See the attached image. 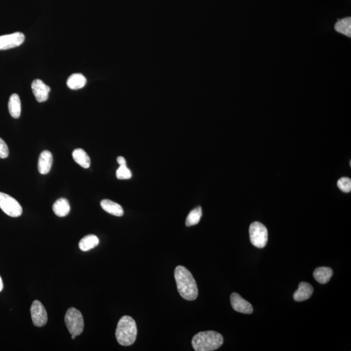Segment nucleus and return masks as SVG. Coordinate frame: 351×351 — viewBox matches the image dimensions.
I'll return each instance as SVG.
<instances>
[{
	"label": "nucleus",
	"mask_w": 351,
	"mask_h": 351,
	"mask_svg": "<svg viewBox=\"0 0 351 351\" xmlns=\"http://www.w3.org/2000/svg\"><path fill=\"white\" fill-rule=\"evenodd\" d=\"M99 244V239L95 235L90 234L86 235L81 239L79 243V247L83 252L89 251L94 249Z\"/></svg>",
	"instance_id": "obj_19"
},
{
	"label": "nucleus",
	"mask_w": 351,
	"mask_h": 351,
	"mask_svg": "<svg viewBox=\"0 0 351 351\" xmlns=\"http://www.w3.org/2000/svg\"><path fill=\"white\" fill-rule=\"evenodd\" d=\"M338 187L343 192L350 193L351 191V180L349 178H341L338 181Z\"/></svg>",
	"instance_id": "obj_23"
},
{
	"label": "nucleus",
	"mask_w": 351,
	"mask_h": 351,
	"mask_svg": "<svg viewBox=\"0 0 351 351\" xmlns=\"http://www.w3.org/2000/svg\"><path fill=\"white\" fill-rule=\"evenodd\" d=\"M33 325L38 327L45 326L48 321V315L45 306L40 301H35L32 303L30 309Z\"/></svg>",
	"instance_id": "obj_7"
},
{
	"label": "nucleus",
	"mask_w": 351,
	"mask_h": 351,
	"mask_svg": "<svg viewBox=\"0 0 351 351\" xmlns=\"http://www.w3.org/2000/svg\"><path fill=\"white\" fill-rule=\"evenodd\" d=\"M0 208L11 217H20L23 213V208L18 201L7 194L0 192Z\"/></svg>",
	"instance_id": "obj_6"
},
{
	"label": "nucleus",
	"mask_w": 351,
	"mask_h": 351,
	"mask_svg": "<svg viewBox=\"0 0 351 351\" xmlns=\"http://www.w3.org/2000/svg\"><path fill=\"white\" fill-rule=\"evenodd\" d=\"M9 156V148L6 142L0 138V158L5 159Z\"/></svg>",
	"instance_id": "obj_24"
},
{
	"label": "nucleus",
	"mask_w": 351,
	"mask_h": 351,
	"mask_svg": "<svg viewBox=\"0 0 351 351\" xmlns=\"http://www.w3.org/2000/svg\"><path fill=\"white\" fill-rule=\"evenodd\" d=\"M53 163V156L51 152L45 151L42 152L39 158L38 169L41 174H47L51 170Z\"/></svg>",
	"instance_id": "obj_11"
},
{
	"label": "nucleus",
	"mask_w": 351,
	"mask_h": 351,
	"mask_svg": "<svg viewBox=\"0 0 351 351\" xmlns=\"http://www.w3.org/2000/svg\"><path fill=\"white\" fill-rule=\"evenodd\" d=\"M333 274L332 269L330 267H321L315 269L313 272L314 279L319 283L325 284L328 283Z\"/></svg>",
	"instance_id": "obj_14"
},
{
	"label": "nucleus",
	"mask_w": 351,
	"mask_h": 351,
	"mask_svg": "<svg viewBox=\"0 0 351 351\" xmlns=\"http://www.w3.org/2000/svg\"><path fill=\"white\" fill-rule=\"evenodd\" d=\"M313 288L310 284L302 282L299 286V289L293 294L294 300L301 302L307 300L313 294Z\"/></svg>",
	"instance_id": "obj_12"
},
{
	"label": "nucleus",
	"mask_w": 351,
	"mask_h": 351,
	"mask_svg": "<svg viewBox=\"0 0 351 351\" xmlns=\"http://www.w3.org/2000/svg\"><path fill=\"white\" fill-rule=\"evenodd\" d=\"M31 89L38 102H46L48 99L50 88L41 80H34L31 83Z\"/></svg>",
	"instance_id": "obj_9"
},
{
	"label": "nucleus",
	"mask_w": 351,
	"mask_h": 351,
	"mask_svg": "<svg viewBox=\"0 0 351 351\" xmlns=\"http://www.w3.org/2000/svg\"><path fill=\"white\" fill-rule=\"evenodd\" d=\"M335 30L343 35L350 38L351 36V19L350 17L343 19L338 21L335 26Z\"/></svg>",
	"instance_id": "obj_20"
},
{
	"label": "nucleus",
	"mask_w": 351,
	"mask_h": 351,
	"mask_svg": "<svg viewBox=\"0 0 351 351\" xmlns=\"http://www.w3.org/2000/svg\"><path fill=\"white\" fill-rule=\"evenodd\" d=\"M174 278L181 298L188 301H194L197 298V284L188 269L181 266L176 267L174 271Z\"/></svg>",
	"instance_id": "obj_1"
},
{
	"label": "nucleus",
	"mask_w": 351,
	"mask_h": 351,
	"mask_svg": "<svg viewBox=\"0 0 351 351\" xmlns=\"http://www.w3.org/2000/svg\"><path fill=\"white\" fill-rule=\"evenodd\" d=\"M25 41V36L21 32L0 36V50L18 47Z\"/></svg>",
	"instance_id": "obj_8"
},
{
	"label": "nucleus",
	"mask_w": 351,
	"mask_h": 351,
	"mask_svg": "<svg viewBox=\"0 0 351 351\" xmlns=\"http://www.w3.org/2000/svg\"><path fill=\"white\" fill-rule=\"evenodd\" d=\"M233 309L237 312L250 314L253 312L252 304L245 300L239 294L233 293L230 296Z\"/></svg>",
	"instance_id": "obj_10"
},
{
	"label": "nucleus",
	"mask_w": 351,
	"mask_h": 351,
	"mask_svg": "<svg viewBox=\"0 0 351 351\" xmlns=\"http://www.w3.org/2000/svg\"><path fill=\"white\" fill-rule=\"evenodd\" d=\"M66 326L71 335L80 336L84 328V320L82 313L77 309H68L65 317Z\"/></svg>",
	"instance_id": "obj_4"
},
{
	"label": "nucleus",
	"mask_w": 351,
	"mask_h": 351,
	"mask_svg": "<svg viewBox=\"0 0 351 351\" xmlns=\"http://www.w3.org/2000/svg\"><path fill=\"white\" fill-rule=\"evenodd\" d=\"M224 340L220 334L215 331H206L196 334L192 340V345L196 351H213L223 345Z\"/></svg>",
	"instance_id": "obj_3"
},
{
	"label": "nucleus",
	"mask_w": 351,
	"mask_h": 351,
	"mask_svg": "<svg viewBox=\"0 0 351 351\" xmlns=\"http://www.w3.org/2000/svg\"><path fill=\"white\" fill-rule=\"evenodd\" d=\"M87 83V80L82 73H73L71 75L67 80V84L68 88L72 90L82 89Z\"/></svg>",
	"instance_id": "obj_17"
},
{
	"label": "nucleus",
	"mask_w": 351,
	"mask_h": 351,
	"mask_svg": "<svg viewBox=\"0 0 351 351\" xmlns=\"http://www.w3.org/2000/svg\"><path fill=\"white\" fill-rule=\"evenodd\" d=\"M116 175L119 180H129L132 178V174L126 165H120L117 169Z\"/></svg>",
	"instance_id": "obj_22"
},
{
	"label": "nucleus",
	"mask_w": 351,
	"mask_h": 351,
	"mask_svg": "<svg viewBox=\"0 0 351 351\" xmlns=\"http://www.w3.org/2000/svg\"><path fill=\"white\" fill-rule=\"evenodd\" d=\"M10 115L14 119H18L21 114V102L19 96L13 94L9 98L8 104Z\"/></svg>",
	"instance_id": "obj_16"
},
{
	"label": "nucleus",
	"mask_w": 351,
	"mask_h": 351,
	"mask_svg": "<svg viewBox=\"0 0 351 351\" xmlns=\"http://www.w3.org/2000/svg\"><path fill=\"white\" fill-rule=\"evenodd\" d=\"M137 335V325L134 319L127 316L120 318L115 333L118 343L122 346L132 345L136 342Z\"/></svg>",
	"instance_id": "obj_2"
},
{
	"label": "nucleus",
	"mask_w": 351,
	"mask_h": 351,
	"mask_svg": "<svg viewBox=\"0 0 351 351\" xmlns=\"http://www.w3.org/2000/svg\"><path fill=\"white\" fill-rule=\"evenodd\" d=\"M117 162L118 163H119L120 165H126V159L124 158V157L122 156H119V158H117Z\"/></svg>",
	"instance_id": "obj_25"
},
{
	"label": "nucleus",
	"mask_w": 351,
	"mask_h": 351,
	"mask_svg": "<svg viewBox=\"0 0 351 351\" xmlns=\"http://www.w3.org/2000/svg\"><path fill=\"white\" fill-rule=\"evenodd\" d=\"M250 242L254 246L263 249L266 246L268 240V232L266 227L261 223L254 222L249 227Z\"/></svg>",
	"instance_id": "obj_5"
},
{
	"label": "nucleus",
	"mask_w": 351,
	"mask_h": 351,
	"mask_svg": "<svg viewBox=\"0 0 351 351\" xmlns=\"http://www.w3.org/2000/svg\"><path fill=\"white\" fill-rule=\"evenodd\" d=\"M202 216V211L201 207H197L191 211L188 215L186 220V225L187 227H192V226L197 225L200 222V218Z\"/></svg>",
	"instance_id": "obj_21"
},
{
	"label": "nucleus",
	"mask_w": 351,
	"mask_h": 351,
	"mask_svg": "<svg viewBox=\"0 0 351 351\" xmlns=\"http://www.w3.org/2000/svg\"><path fill=\"white\" fill-rule=\"evenodd\" d=\"M76 336L75 335H72V340H75L76 338Z\"/></svg>",
	"instance_id": "obj_27"
},
{
	"label": "nucleus",
	"mask_w": 351,
	"mask_h": 351,
	"mask_svg": "<svg viewBox=\"0 0 351 351\" xmlns=\"http://www.w3.org/2000/svg\"><path fill=\"white\" fill-rule=\"evenodd\" d=\"M4 289V284H3V281H2V279L1 276H0V292H1L2 290H3Z\"/></svg>",
	"instance_id": "obj_26"
},
{
	"label": "nucleus",
	"mask_w": 351,
	"mask_h": 351,
	"mask_svg": "<svg viewBox=\"0 0 351 351\" xmlns=\"http://www.w3.org/2000/svg\"><path fill=\"white\" fill-rule=\"evenodd\" d=\"M53 211L54 213L58 216V217H65L70 213V204L66 198H60V199H58L53 204Z\"/></svg>",
	"instance_id": "obj_15"
},
{
	"label": "nucleus",
	"mask_w": 351,
	"mask_h": 351,
	"mask_svg": "<svg viewBox=\"0 0 351 351\" xmlns=\"http://www.w3.org/2000/svg\"><path fill=\"white\" fill-rule=\"evenodd\" d=\"M102 209L105 212L117 217H122L124 215V210L122 206L113 201L107 199L103 200L100 202Z\"/></svg>",
	"instance_id": "obj_13"
},
{
	"label": "nucleus",
	"mask_w": 351,
	"mask_h": 351,
	"mask_svg": "<svg viewBox=\"0 0 351 351\" xmlns=\"http://www.w3.org/2000/svg\"><path fill=\"white\" fill-rule=\"evenodd\" d=\"M72 158L76 163L82 167L83 168H89L90 159L87 154L83 149H78L72 152Z\"/></svg>",
	"instance_id": "obj_18"
}]
</instances>
